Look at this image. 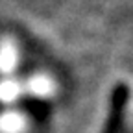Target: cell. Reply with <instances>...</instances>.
Wrapping results in <instances>:
<instances>
[{"label":"cell","mask_w":133,"mask_h":133,"mask_svg":"<svg viewBox=\"0 0 133 133\" xmlns=\"http://www.w3.org/2000/svg\"><path fill=\"white\" fill-rule=\"evenodd\" d=\"M22 92H24V89H22L21 81H15V79H9V78L4 79V81H0V102L11 104Z\"/></svg>","instance_id":"obj_4"},{"label":"cell","mask_w":133,"mask_h":133,"mask_svg":"<svg viewBox=\"0 0 133 133\" xmlns=\"http://www.w3.org/2000/svg\"><path fill=\"white\" fill-rule=\"evenodd\" d=\"M30 122L21 111H6L0 115V133H26Z\"/></svg>","instance_id":"obj_3"},{"label":"cell","mask_w":133,"mask_h":133,"mask_svg":"<svg viewBox=\"0 0 133 133\" xmlns=\"http://www.w3.org/2000/svg\"><path fill=\"white\" fill-rule=\"evenodd\" d=\"M22 89L37 98H50L56 94V81L50 78L48 74H33L31 78L26 79V83H22Z\"/></svg>","instance_id":"obj_1"},{"label":"cell","mask_w":133,"mask_h":133,"mask_svg":"<svg viewBox=\"0 0 133 133\" xmlns=\"http://www.w3.org/2000/svg\"><path fill=\"white\" fill-rule=\"evenodd\" d=\"M19 65V48L11 37L0 39V74H11Z\"/></svg>","instance_id":"obj_2"}]
</instances>
